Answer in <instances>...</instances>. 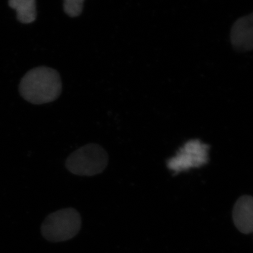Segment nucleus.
Returning a JSON list of instances; mask_svg holds the SVG:
<instances>
[{"label": "nucleus", "mask_w": 253, "mask_h": 253, "mask_svg": "<svg viewBox=\"0 0 253 253\" xmlns=\"http://www.w3.org/2000/svg\"><path fill=\"white\" fill-rule=\"evenodd\" d=\"M81 226V217L73 208L60 210L49 214L41 226L44 239L51 242H61L77 235Z\"/></svg>", "instance_id": "f03ea898"}, {"label": "nucleus", "mask_w": 253, "mask_h": 253, "mask_svg": "<svg viewBox=\"0 0 253 253\" xmlns=\"http://www.w3.org/2000/svg\"><path fill=\"white\" fill-rule=\"evenodd\" d=\"M231 41L239 51L253 49V13L236 21L231 29Z\"/></svg>", "instance_id": "39448f33"}, {"label": "nucleus", "mask_w": 253, "mask_h": 253, "mask_svg": "<svg viewBox=\"0 0 253 253\" xmlns=\"http://www.w3.org/2000/svg\"><path fill=\"white\" fill-rule=\"evenodd\" d=\"M65 13L71 17H77L81 14L84 0H63Z\"/></svg>", "instance_id": "6e6552de"}, {"label": "nucleus", "mask_w": 253, "mask_h": 253, "mask_svg": "<svg viewBox=\"0 0 253 253\" xmlns=\"http://www.w3.org/2000/svg\"><path fill=\"white\" fill-rule=\"evenodd\" d=\"M9 5L16 10L20 22L28 24L36 21V0H9Z\"/></svg>", "instance_id": "0eeeda50"}, {"label": "nucleus", "mask_w": 253, "mask_h": 253, "mask_svg": "<svg viewBox=\"0 0 253 253\" xmlns=\"http://www.w3.org/2000/svg\"><path fill=\"white\" fill-rule=\"evenodd\" d=\"M62 91L59 72L46 66H40L28 71L19 84V92L31 104L41 105L57 99Z\"/></svg>", "instance_id": "f257e3e1"}, {"label": "nucleus", "mask_w": 253, "mask_h": 253, "mask_svg": "<svg viewBox=\"0 0 253 253\" xmlns=\"http://www.w3.org/2000/svg\"><path fill=\"white\" fill-rule=\"evenodd\" d=\"M209 146L199 139L188 141L175 156L168 160V168L174 174L202 167L209 161Z\"/></svg>", "instance_id": "20e7f679"}, {"label": "nucleus", "mask_w": 253, "mask_h": 253, "mask_svg": "<svg viewBox=\"0 0 253 253\" xmlns=\"http://www.w3.org/2000/svg\"><path fill=\"white\" fill-rule=\"evenodd\" d=\"M108 165V155L99 145L89 144L80 148L68 156L66 167L73 174L94 176L104 170Z\"/></svg>", "instance_id": "7ed1b4c3"}, {"label": "nucleus", "mask_w": 253, "mask_h": 253, "mask_svg": "<svg viewBox=\"0 0 253 253\" xmlns=\"http://www.w3.org/2000/svg\"><path fill=\"white\" fill-rule=\"evenodd\" d=\"M233 219L236 227L243 234L253 232V198L243 196L235 204L233 210Z\"/></svg>", "instance_id": "423d86ee"}]
</instances>
